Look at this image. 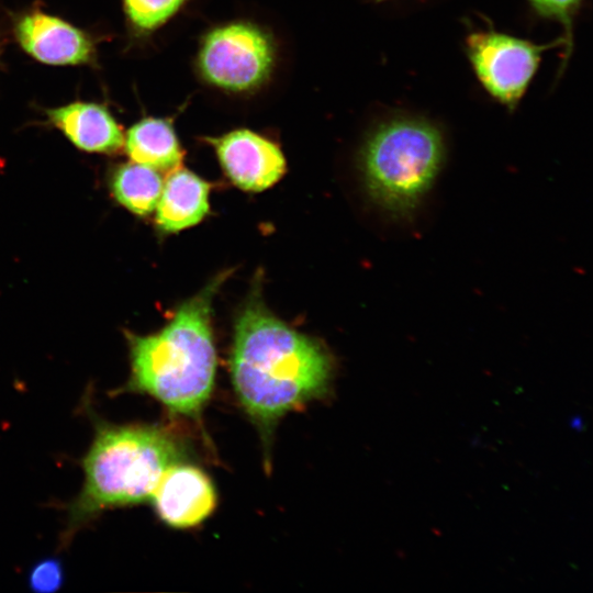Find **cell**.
Wrapping results in <instances>:
<instances>
[{"label": "cell", "instance_id": "4", "mask_svg": "<svg viewBox=\"0 0 593 593\" xmlns=\"http://www.w3.org/2000/svg\"><path fill=\"white\" fill-rule=\"evenodd\" d=\"M446 158L441 128L416 115H394L368 134L359 154L366 192L387 215L413 216L434 186Z\"/></svg>", "mask_w": 593, "mask_h": 593}, {"label": "cell", "instance_id": "13", "mask_svg": "<svg viewBox=\"0 0 593 593\" xmlns=\"http://www.w3.org/2000/svg\"><path fill=\"white\" fill-rule=\"evenodd\" d=\"M163 186L157 170L137 163L120 166L112 179L116 200L137 215H147L156 208Z\"/></svg>", "mask_w": 593, "mask_h": 593}, {"label": "cell", "instance_id": "17", "mask_svg": "<svg viewBox=\"0 0 593 593\" xmlns=\"http://www.w3.org/2000/svg\"><path fill=\"white\" fill-rule=\"evenodd\" d=\"M376 2H385V1H389V0H374Z\"/></svg>", "mask_w": 593, "mask_h": 593}, {"label": "cell", "instance_id": "15", "mask_svg": "<svg viewBox=\"0 0 593 593\" xmlns=\"http://www.w3.org/2000/svg\"><path fill=\"white\" fill-rule=\"evenodd\" d=\"M539 18L559 22L563 27L564 53L561 71L566 68L573 46V21L585 0H526Z\"/></svg>", "mask_w": 593, "mask_h": 593}, {"label": "cell", "instance_id": "11", "mask_svg": "<svg viewBox=\"0 0 593 593\" xmlns=\"http://www.w3.org/2000/svg\"><path fill=\"white\" fill-rule=\"evenodd\" d=\"M210 186L195 174L175 169L156 205V221L165 232H178L198 224L209 211Z\"/></svg>", "mask_w": 593, "mask_h": 593}, {"label": "cell", "instance_id": "1", "mask_svg": "<svg viewBox=\"0 0 593 593\" xmlns=\"http://www.w3.org/2000/svg\"><path fill=\"white\" fill-rule=\"evenodd\" d=\"M231 377L238 402L268 439L282 416L328 394L334 362L318 340L253 299L235 323Z\"/></svg>", "mask_w": 593, "mask_h": 593}, {"label": "cell", "instance_id": "9", "mask_svg": "<svg viewBox=\"0 0 593 593\" xmlns=\"http://www.w3.org/2000/svg\"><path fill=\"white\" fill-rule=\"evenodd\" d=\"M14 36L23 51L46 65L77 66L94 59V45L85 32L42 11L21 15Z\"/></svg>", "mask_w": 593, "mask_h": 593}, {"label": "cell", "instance_id": "6", "mask_svg": "<svg viewBox=\"0 0 593 593\" xmlns=\"http://www.w3.org/2000/svg\"><path fill=\"white\" fill-rule=\"evenodd\" d=\"M557 45L564 47L562 36L552 43L536 44L490 26L468 33L465 53L486 93L514 111L539 68L542 53Z\"/></svg>", "mask_w": 593, "mask_h": 593}, {"label": "cell", "instance_id": "16", "mask_svg": "<svg viewBox=\"0 0 593 593\" xmlns=\"http://www.w3.org/2000/svg\"><path fill=\"white\" fill-rule=\"evenodd\" d=\"M64 570L59 560L48 558L36 563L29 577L30 588L40 593H52L63 585Z\"/></svg>", "mask_w": 593, "mask_h": 593}, {"label": "cell", "instance_id": "2", "mask_svg": "<svg viewBox=\"0 0 593 593\" xmlns=\"http://www.w3.org/2000/svg\"><path fill=\"white\" fill-rule=\"evenodd\" d=\"M225 277L184 302L160 332L131 337L130 390L150 395L170 414L200 419L216 372L212 301Z\"/></svg>", "mask_w": 593, "mask_h": 593}, {"label": "cell", "instance_id": "7", "mask_svg": "<svg viewBox=\"0 0 593 593\" xmlns=\"http://www.w3.org/2000/svg\"><path fill=\"white\" fill-rule=\"evenodd\" d=\"M215 150L228 178L239 188L260 191L277 182L284 172L286 160L270 139L237 128L217 137H205Z\"/></svg>", "mask_w": 593, "mask_h": 593}, {"label": "cell", "instance_id": "8", "mask_svg": "<svg viewBox=\"0 0 593 593\" xmlns=\"http://www.w3.org/2000/svg\"><path fill=\"white\" fill-rule=\"evenodd\" d=\"M150 500L165 524L174 528H190L212 514L216 492L203 470L182 461L164 472Z\"/></svg>", "mask_w": 593, "mask_h": 593}, {"label": "cell", "instance_id": "12", "mask_svg": "<svg viewBox=\"0 0 593 593\" xmlns=\"http://www.w3.org/2000/svg\"><path fill=\"white\" fill-rule=\"evenodd\" d=\"M125 149L134 163L155 170H175L183 157L171 120L163 118L147 116L133 124Z\"/></svg>", "mask_w": 593, "mask_h": 593}, {"label": "cell", "instance_id": "5", "mask_svg": "<svg viewBox=\"0 0 593 593\" xmlns=\"http://www.w3.org/2000/svg\"><path fill=\"white\" fill-rule=\"evenodd\" d=\"M276 65L271 35L248 21H233L213 27L201 38L197 67L209 85L232 93L259 89Z\"/></svg>", "mask_w": 593, "mask_h": 593}, {"label": "cell", "instance_id": "3", "mask_svg": "<svg viewBox=\"0 0 593 593\" xmlns=\"http://www.w3.org/2000/svg\"><path fill=\"white\" fill-rule=\"evenodd\" d=\"M186 458L183 443L161 426H99L83 459L85 483L71 506L70 525L105 508L149 500L164 472Z\"/></svg>", "mask_w": 593, "mask_h": 593}, {"label": "cell", "instance_id": "14", "mask_svg": "<svg viewBox=\"0 0 593 593\" xmlns=\"http://www.w3.org/2000/svg\"><path fill=\"white\" fill-rule=\"evenodd\" d=\"M132 29L148 34L176 15L189 0H122Z\"/></svg>", "mask_w": 593, "mask_h": 593}, {"label": "cell", "instance_id": "10", "mask_svg": "<svg viewBox=\"0 0 593 593\" xmlns=\"http://www.w3.org/2000/svg\"><path fill=\"white\" fill-rule=\"evenodd\" d=\"M46 115L78 148L114 153L124 142L122 130L109 110L93 102H71L47 109Z\"/></svg>", "mask_w": 593, "mask_h": 593}]
</instances>
